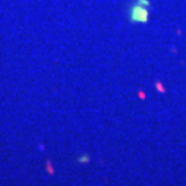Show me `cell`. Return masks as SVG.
I'll return each mask as SVG.
<instances>
[{"instance_id": "cell-2", "label": "cell", "mask_w": 186, "mask_h": 186, "mask_svg": "<svg viewBox=\"0 0 186 186\" xmlns=\"http://www.w3.org/2000/svg\"><path fill=\"white\" fill-rule=\"evenodd\" d=\"M135 3H138V4H141V6H145V7H147V6H149V0H137Z\"/></svg>"}, {"instance_id": "cell-1", "label": "cell", "mask_w": 186, "mask_h": 186, "mask_svg": "<svg viewBox=\"0 0 186 186\" xmlns=\"http://www.w3.org/2000/svg\"><path fill=\"white\" fill-rule=\"evenodd\" d=\"M128 18L132 24H145L149 19V11L145 6H141L138 3H134V4L130 7V11H128Z\"/></svg>"}]
</instances>
